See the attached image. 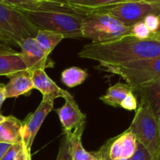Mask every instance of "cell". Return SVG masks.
I'll use <instances>...</instances> for the list:
<instances>
[{
  "instance_id": "6da1fadb",
  "label": "cell",
  "mask_w": 160,
  "mask_h": 160,
  "mask_svg": "<svg viewBox=\"0 0 160 160\" xmlns=\"http://www.w3.org/2000/svg\"><path fill=\"white\" fill-rule=\"evenodd\" d=\"M78 56L97 61L102 65H121L160 56V41L138 39L131 36L103 43L87 44Z\"/></svg>"
},
{
  "instance_id": "7a4b0ae2",
  "label": "cell",
  "mask_w": 160,
  "mask_h": 160,
  "mask_svg": "<svg viewBox=\"0 0 160 160\" xmlns=\"http://www.w3.org/2000/svg\"><path fill=\"white\" fill-rule=\"evenodd\" d=\"M39 30L61 34L64 38H81V23L85 11L60 0L38 1L17 9Z\"/></svg>"
},
{
  "instance_id": "3957f363",
  "label": "cell",
  "mask_w": 160,
  "mask_h": 160,
  "mask_svg": "<svg viewBox=\"0 0 160 160\" xmlns=\"http://www.w3.org/2000/svg\"><path fill=\"white\" fill-rule=\"evenodd\" d=\"M83 38L94 43H103L130 36L131 27H127L112 16L102 12H86L81 23Z\"/></svg>"
},
{
  "instance_id": "277c9868",
  "label": "cell",
  "mask_w": 160,
  "mask_h": 160,
  "mask_svg": "<svg viewBox=\"0 0 160 160\" xmlns=\"http://www.w3.org/2000/svg\"><path fill=\"white\" fill-rule=\"evenodd\" d=\"M128 131L134 134L138 142L149 152L154 160H159V121L146 105L140 103Z\"/></svg>"
},
{
  "instance_id": "5b68a950",
  "label": "cell",
  "mask_w": 160,
  "mask_h": 160,
  "mask_svg": "<svg viewBox=\"0 0 160 160\" xmlns=\"http://www.w3.org/2000/svg\"><path fill=\"white\" fill-rule=\"evenodd\" d=\"M98 68L121 77L134 92L141 84L159 79L160 56L121 65L99 64Z\"/></svg>"
},
{
  "instance_id": "8992f818",
  "label": "cell",
  "mask_w": 160,
  "mask_h": 160,
  "mask_svg": "<svg viewBox=\"0 0 160 160\" xmlns=\"http://www.w3.org/2000/svg\"><path fill=\"white\" fill-rule=\"evenodd\" d=\"M38 31L19 9L0 1V33L9 45L20 47L24 39L35 38Z\"/></svg>"
},
{
  "instance_id": "52a82bcc",
  "label": "cell",
  "mask_w": 160,
  "mask_h": 160,
  "mask_svg": "<svg viewBox=\"0 0 160 160\" xmlns=\"http://www.w3.org/2000/svg\"><path fill=\"white\" fill-rule=\"evenodd\" d=\"M95 11L106 12L125 26L131 27L138 22L143 21L144 18L149 14H156L159 17L160 2H147L142 0L120 2Z\"/></svg>"
},
{
  "instance_id": "ba28073f",
  "label": "cell",
  "mask_w": 160,
  "mask_h": 160,
  "mask_svg": "<svg viewBox=\"0 0 160 160\" xmlns=\"http://www.w3.org/2000/svg\"><path fill=\"white\" fill-rule=\"evenodd\" d=\"M65 101L62 107L56 109L64 135L68 139L81 137L86 126V115L81 112L74 98Z\"/></svg>"
},
{
  "instance_id": "9c48e42d",
  "label": "cell",
  "mask_w": 160,
  "mask_h": 160,
  "mask_svg": "<svg viewBox=\"0 0 160 160\" xmlns=\"http://www.w3.org/2000/svg\"><path fill=\"white\" fill-rule=\"evenodd\" d=\"M53 106L54 100L42 98V101L36 110L33 113L29 114L28 117L22 121V144L28 150H31L41 126L47 116L52 110Z\"/></svg>"
},
{
  "instance_id": "30bf717a",
  "label": "cell",
  "mask_w": 160,
  "mask_h": 160,
  "mask_svg": "<svg viewBox=\"0 0 160 160\" xmlns=\"http://www.w3.org/2000/svg\"><path fill=\"white\" fill-rule=\"evenodd\" d=\"M20 57L24 62L28 71L52 68L55 63L36 41L35 38L30 37L24 39L20 45Z\"/></svg>"
},
{
  "instance_id": "8fae6325",
  "label": "cell",
  "mask_w": 160,
  "mask_h": 160,
  "mask_svg": "<svg viewBox=\"0 0 160 160\" xmlns=\"http://www.w3.org/2000/svg\"><path fill=\"white\" fill-rule=\"evenodd\" d=\"M33 86L42 94V98L55 100L56 98H63L65 100L73 98L68 92L59 88L43 70H36L31 72Z\"/></svg>"
},
{
  "instance_id": "7c38bea8",
  "label": "cell",
  "mask_w": 160,
  "mask_h": 160,
  "mask_svg": "<svg viewBox=\"0 0 160 160\" xmlns=\"http://www.w3.org/2000/svg\"><path fill=\"white\" fill-rule=\"evenodd\" d=\"M26 71L28 70L20 52L12 49L8 44L0 42V76L9 78Z\"/></svg>"
},
{
  "instance_id": "4fadbf2b",
  "label": "cell",
  "mask_w": 160,
  "mask_h": 160,
  "mask_svg": "<svg viewBox=\"0 0 160 160\" xmlns=\"http://www.w3.org/2000/svg\"><path fill=\"white\" fill-rule=\"evenodd\" d=\"M141 95V102L146 105L153 115L160 120V78L141 84L134 90Z\"/></svg>"
},
{
  "instance_id": "5bb4252c",
  "label": "cell",
  "mask_w": 160,
  "mask_h": 160,
  "mask_svg": "<svg viewBox=\"0 0 160 160\" xmlns=\"http://www.w3.org/2000/svg\"><path fill=\"white\" fill-rule=\"evenodd\" d=\"M34 89L31 74L29 71L18 73L9 78V81L5 85L6 98H17L20 95H29Z\"/></svg>"
},
{
  "instance_id": "9a60e30c",
  "label": "cell",
  "mask_w": 160,
  "mask_h": 160,
  "mask_svg": "<svg viewBox=\"0 0 160 160\" xmlns=\"http://www.w3.org/2000/svg\"><path fill=\"white\" fill-rule=\"evenodd\" d=\"M22 121L13 116L6 117L0 123V143H22Z\"/></svg>"
},
{
  "instance_id": "2e32d148",
  "label": "cell",
  "mask_w": 160,
  "mask_h": 160,
  "mask_svg": "<svg viewBox=\"0 0 160 160\" xmlns=\"http://www.w3.org/2000/svg\"><path fill=\"white\" fill-rule=\"evenodd\" d=\"M133 92L128 84L118 82L111 86L106 92V94L100 96L99 99L105 104L112 107H120L121 102L130 92Z\"/></svg>"
},
{
  "instance_id": "e0dca14e",
  "label": "cell",
  "mask_w": 160,
  "mask_h": 160,
  "mask_svg": "<svg viewBox=\"0 0 160 160\" xmlns=\"http://www.w3.org/2000/svg\"><path fill=\"white\" fill-rule=\"evenodd\" d=\"M63 38L64 37L61 34L46 30H39L35 36L37 42L48 55Z\"/></svg>"
},
{
  "instance_id": "ac0fdd59",
  "label": "cell",
  "mask_w": 160,
  "mask_h": 160,
  "mask_svg": "<svg viewBox=\"0 0 160 160\" xmlns=\"http://www.w3.org/2000/svg\"><path fill=\"white\" fill-rule=\"evenodd\" d=\"M60 1L85 12H92L109 5L124 2L123 0H60Z\"/></svg>"
},
{
  "instance_id": "d6986e66",
  "label": "cell",
  "mask_w": 160,
  "mask_h": 160,
  "mask_svg": "<svg viewBox=\"0 0 160 160\" xmlns=\"http://www.w3.org/2000/svg\"><path fill=\"white\" fill-rule=\"evenodd\" d=\"M88 75L86 70L80 67H72L62 72L61 80L68 88H74L84 83L87 79Z\"/></svg>"
},
{
  "instance_id": "ffe728a7",
  "label": "cell",
  "mask_w": 160,
  "mask_h": 160,
  "mask_svg": "<svg viewBox=\"0 0 160 160\" xmlns=\"http://www.w3.org/2000/svg\"><path fill=\"white\" fill-rule=\"evenodd\" d=\"M68 140L70 143V150L73 160H92L96 159L93 152H89L84 149L82 145L81 137L73 138Z\"/></svg>"
},
{
  "instance_id": "44dd1931",
  "label": "cell",
  "mask_w": 160,
  "mask_h": 160,
  "mask_svg": "<svg viewBox=\"0 0 160 160\" xmlns=\"http://www.w3.org/2000/svg\"><path fill=\"white\" fill-rule=\"evenodd\" d=\"M108 155L112 160L123 159V134L107 141Z\"/></svg>"
},
{
  "instance_id": "7402d4cb",
  "label": "cell",
  "mask_w": 160,
  "mask_h": 160,
  "mask_svg": "<svg viewBox=\"0 0 160 160\" xmlns=\"http://www.w3.org/2000/svg\"><path fill=\"white\" fill-rule=\"evenodd\" d=\"M137 140L134 134L126 131L123 133V159H131L137 148Z\"/></svg>"
},
{
  "instance_id": "603a6c76",
  "label": "cell",
  "mask_w": 160,
  "mask_h": 160,
  "mask_svg": "<svg viewBox=\"0 0 160 160\" xmlns=\"http://www.w3.org/2000/svg\"><path fill=\"white\" fill-rule=\"evenodd\" d=\"M152 32L148 30L146 25L143 21H140L136 23L133 26L131 27V32L130 36L134 37L138 39H148L151 37Z\"/></svg>"
},
{
  "instance_id": "cb8c5ba5",
  "label": "cell",
  "mask_w": 160,
  "mask_h": 160,
  "mask_svg": "<svg viewBox=\"0 0 160 160\" xmlns=\"http://www.w3.org/2000/svg\"><path fill=\"white\" fill-rule=\"evenodd\" d=\"M56 160H73L71 150H70V141L65 135L61 139L59 152H58Z\"/></svg>"
},
{
  "instance_id": "d4e9b609",
  "label": "cell",
  "mask_w": 160,
  "mask_h": 160,
  "mask_svg": "<svg viewBox=\"0 0 160 160\" xmlns=\"http://www.w3.org/2000/svg\"><path fill=\"white\" fill-rule=\"evenodd\" d=\"M143 22L152 34L157 32L160 26V19L156 14H149L144 18Z\"/></svg>"
},
{
  "instance_id": "484cf974",
  "label": "cell",
  "mask_w": 160,
  "mask_h": 160,
  "mask_svg": "<svg viewBox=\"0 0 160 160\" xmlns=\"http://www.w3.org/2000/svg\"><path fill=\"white\" fill-rule=\"evenodd\" d=\"M131 160H154V159L142 144L137 142V148Z\"/></svg>"
},
{
  "instance_id": "4316f807",
  "label": "cell",
  "mask_w": 160,
  "mask_h": 160,
  "mask_svg": "<svg viewBox=\"0 0 160 160\" xmlns=\"http://www.w3.org/2000/svg\"><path fill=\"white\" fill-rule=\"evenodd\" d=\"M120 107L127 109V110H136L138 109V101L137 98L134 96L133 92H130L126 98L123 99V101L121 102Z\"/></svg>"
},
{
  "instance_id": "83f0119b",
  "label": "cell",
  "mask_w": 160,
  "mask_h": 160,
  "mask_svg": "<svg viewBox=\"0 0 160 160\" xmlns=\"http://www.w3.org/2000/svg\"><path fill=\"white\" fill-rule=\"evenodd\" d=\"M23 148V144H13L11 145L10 147L8 148L7 151L3 156L2 160H15L17 156H18L19 152L21 151Z\"/></svg>"
},
{
  "instance_id": "f1b7e54d",
  "label": "cell",
  "mask_w": 160,
  "mask_h": 160,
  "mask_svg": "<svg viewBox=\"0 0 160 160\" xmlns=\"http://www.w3.org/2000/svg\"><path fill=\"white\" fill-rule=\"evenodd\" d=\"M94 156L98 160H112L108 155V143L107 142L99 148L97 152H94ZM120 160H131V159H122Z\"/></svg>"
},
{
  "instance_id": "f546056e",
  "label": "cell",
  "mask_w": 160,
  "mask_h": 160,
  "mask_svg": "<svg viewBox=\"0 0 160 160\" xmlns=\"http://www.w3.org/2000/svg\"><path fill=\"white\" fill-rule=\"evenodd\" d=\"M0 1L9 6H13L17 9H20L33 2H38L39 0H0Z\"/></svg>"
},
{
  "instance_id": "4dcf8cb0",
  "label": "cell",
  "mask_w": 160,
  "mask_h": 160,
  "mask_svg": "<svg viewBox=\"0 0 160 160\" xmlns=\"http://www.w3.org/2000/svg\"><path fill=\"white\" fill-rule=\"evenodd\" d=\"M6 99V92H5V84H0V109L2 106L3 102Z\"/></svg>"
},
{
  "instance_id": "1f68e13d",
  "label": "cell",
  "mask_w": 160,
  "mask_h": 160,
  "mask_svg": "<svg viewBox=\"0 0 160 160\" xmlns=\"http://www.w3.org/2000/svg\"><path fill=\"white\" fill-rule=\"evenodd\" d=\"M10 145H9V144L0 143V160L2 159L3 156H4L6 152L8 150V148L10 147Z\"/></svg>"
},
{
  "instance_id": "d6a6232c",
  "label": "cell",
  "mask_w": 160,
  "mask_h": 160,
  "mask_svg": "<svg viewBox=\"0 0 160 160\" xmlns=\"http://www.w3.org/2000/svg\"><path fill=\"white\" fill-rule=\"evenodd\" d=\"M23 150L24 152V160H31V150H28L23 145Z\"/></svg>"
},
{
  "instance_id": "836d02e7",
  "label": "cell",
  "mask_w": 160,
  "mask_h": 160,
  "mask_svg": "<svg viewBox=\"0 0 160 160\" xmlns=\"http://www.w3.org/2000/svg\"><path fill=\"white\" fill-rule=\"evenodd\" d=\"M15 160H24V152H23V148H22L21 151L19 152L18 156H17V158H16Z\"/></svg>"
},
{
  "instance_id": "e575fe53",
  "label": "cell",
  "mask_w": 160,
  "mask_h": 160,
  "mask_svg": "<svg viewBox=\"0 0 160 160\" xmlns=\"http://www.w3.org/2000/svg\"><path fill=\"white\" fill-rule=\"evenodd\" d=\"M0 42H3V43H6L9 45V42H8L7 39H6V37H5L3 34H2L1 33H0Z\"/></svg>"
},
{
  "instance_id": "d590c367",
  "label": "cell",
  "mask_w": 160,
  "mask_h": 160,
  "mask_svg": "<svg viewBox=\"0 0 160 160\" xmlns=\"http://www.w3.org/2000/svg\"><path fill=\"white\" fill-rule=\"evenodd\" d=\"M150 38L156 39V40L160 41V34H152V33Z\"/></svg>"
},
{
  "instance_id": "8d00e7d4",
  "label": "cell",
  "mask_w": 160,
  "mask_h": 160,
  "mask_svg": "<svg viewBox=\"0 0 160 160\" xmlns=\"http://www.w3.org/2000/svg\"><path fill=\"white\" fill-rule=\"evenodd\" d=\"M142 1L147 2H155V3L160 2V0H142Z\"/></svg>"
},
{
  "instance_id": "74e56055",
  "label": "cell",
  "mask_w": 160,
  "mask_h": 160,
  "mask_svg": "<svg viewBox=\"0 0 160 160\" xmlns=\"http://www.w3.org/2000/svg\"><path fill=\"white\" fill-rule=\"evenodd\" d=\"M5 118H6V117H4V116H3L2 114L0 113V123H1V122L2 121V120H4Z\"/></svg>"
},
{
  "instance_id": "f35d334b",
  "label": "cell",
  "mask_w": 160,
  "mask_h": 160,
  "mask_svg": "<svg viewBox=\"0 0 160 160\" xmlns=\"http://www.w3.org/2000/svg\"><path fill=\"white\" fill-rule=\"evenodd\" d=\"M159 19H160V15H159ZM155 34H160V26H159V30H158V31H157V32L155 33Z\"/></svg>"
},
{
  "instance_id": "ab89813d",
  "label": "cell",
  "mask_w": 160,
  "mask_h": 160,
  "mask_svg": "<svg viewBox=\"0 0 160 160\" xmlns=\"http://www.w3.org/2000/svg\"><path fill=\"white\" fill-rule=\"evenodd\" d=\"M124 2H129V1H138V0H123Z\"/></svg>"
},
{
  "instance_id": "60d3db41",
  "label": "cell",
  "mask_w": 160,
  "mask_h": 160,
  "mask_svg": "<svg viewBox=\"0 0 160 160\" xmlns=\"http://www.w3.org/2000/svg\"><path fill=\"white\" fill-rule=\"evenodd\" d=\"M39 1H49V0H39Z\"/></svg>"
},
{
  "instance_id": "b9f144b4",
  "label": "cell",
  "mask_w": 160,
  "mask_h": 160,
  "mask_svg": "<svg viewBox=\"0 0 160 160\" xmlns=\"http://www.w3.org/2000/svg\"><path fill=\"white\" fill-rule=\"evenodd\" d=\"M92 160H98L97 159H92Z\"/></svg>"
},
{
  "instance_id": "7bdbcfd3",
  "label": "cell",
  "mask_w": 160,
  "mask_h": 160,
  "mask_svg": "<svg viewBox=\"0 0 160 160\" xmlns=\"http://www.w3.org/2000/svg\"><path fill=\"white\" fill-rule=\"evenodd\" d=\"M159 125H160V120H159Z\"/></svg>"
},
{
  "instance_id": "ee69618b",
  "label": "cell",
  "mask_w": 160,
  "mask_h": 160,
  "mask_svg": "<svg viewBox=\"0 0 160 160\" xmlns=\"http://www.w3.org/2000/svg\"><path fill=\"white\" fill-rule=\"evenodd\" d=\"M159 160H160V155H159Z\"/></svg>"
}]
</instances>
